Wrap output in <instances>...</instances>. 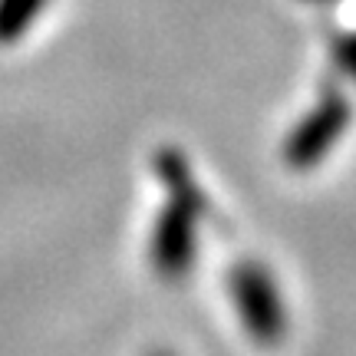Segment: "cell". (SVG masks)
Instances as JSON below:
<instances>
[{
  "label": "cell",
  "instance_id": "2",
  "mask_svg": "<svg viewBox=\"0 0 356 356\" xmlns=\"http://www.w3.org/2000/svg\"><path fill=\"white\" fill-rule=\"evenodd\" d=\"M350 119H353V106L343 89L323 86L317 102L310 106V113L300 115V122L291 129V136L284 142V162L293 172L317 168L340 145L343 132L350 129Z\"/></svg>",
  "mask_w": 356,
  "mask_h": 356
},
{
  "label": "cell",
  "instance_id": "5",
  "mask_svg": "<svg viewBox=\"0 0 356 356\" xmlns=\"http://www.w3.org/2000/svg\"><path fill=\"white\" fill-rule=\"evenodd\" d=\"M333 60H337V66L356 83V33L333 37Z\"/></svg>",
  "mask_w": 356,
  "mask_h": 356
},
{
  "label": "cell",
  "instance_id": "1",
  "mask_svg": "<svg viewBox=\"0 0 356 356\" xmlns=\"http://www.w3.org/2000/svg\"><path fill=\"white\" fill-rule=\"evenodd\" d=\"M228 297L241 330L257 346H280V340L287 337L291 317H287L277 277L257 257L234 261V267L228 270Z\"/></svg>",
  "mask_w": 356,
  "mask_h": 356
},
{
  "label": "cell",
  "instance_id": "6",
  "mask_svg": "<svg viewBox=\"0 0 356 356\" xmlns=\"http://www.w3.org/2000/svg\"><path fill=\"white\" fill-rule=\"evenodd\" d=\"M307 3H333V0H307Z\"/></svg>",
  "mask_w": 356,
  "mask_h": 356
},
{
  "label": "cell",
  "instance_id": "4",
  "mask_svg": "<svg viewBox=\"0 0 356 356\" xmlns=\"http://www.w3.org/2000/svg\"><path fill=\"white\" fill-rule=\"evenodd\" d=\"M47 3L50 0H0V47L24 40L37 17H43Z\"/></svg>",
  "mask_w": 356,
  "mask_h": 356
},
{
  "label": "cell",
  "instance_id": "3",
  "mask_svg": "<svg viewBox=\"0 0 356 356\" xmlns=\"http://www.w3.org/2000/svg\"><path fill=\"white\" fill-rule=\"evenodd\" d=\"M202 211L188 204H178L168 198L152 225L149 238V261L152 270L162 280H181L191 274L198 261V228H202Z\"/></svg>",
  "mask_w": 356,
  "mask_h": 356
},
{
  "label": "cell",
  "instance_id": "7",
  "mask_svg": "<svg viewBox=\"0 0 356 356\" xmlns=\"http://www.w3.org/2000/svg\"><path fill=\"white\" fill-rule=\"evenodd\" d=\"M152 356H172V353H152Z\"/></svg>",
  "mask_w": 356,
  "mask_h": 356
}]
</instances>
